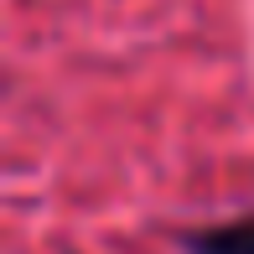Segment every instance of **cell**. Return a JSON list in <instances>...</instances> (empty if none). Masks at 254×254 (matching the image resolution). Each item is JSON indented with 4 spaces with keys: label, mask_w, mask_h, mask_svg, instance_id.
Segmentation results:
<instances>
[{
    "label": "cell",
    "mask_w": 254,
    "mask_h": 254,
    "mask_svg": "<svg viewBox=\"0 0 254 254\" xmlns=\"http://www.w3.org/2000/svg\"><path fill=\"white\" fill-rule=\"evenodd\" d=\"M187 254H254V218H234V223H223V228L192 234Z\"/></svg>",
    "instance_id": "6da1fadb"
}]
</instances>
